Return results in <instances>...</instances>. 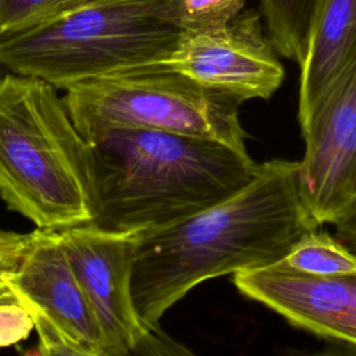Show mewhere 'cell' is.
<instances>
[{"label": "cell", "mask_w": 356, "mask_h": 356, "mask_svg": "<svg viewBox=\"0 0 356 356\" xmlns=\"http://www.w3.org/2000/svg\"><path fill=\"white\" fill-rule=\"evenodd\" d=\"M298 161L260 164L234 196L179 222L135 235L131 295L145 328L210 278L270 267L317 225L298 189Z\"/></svg>", "instance_id": "1"}, {"label": "cell", "mask_w": 356, "mask_h": 356, "mask_svg": "<svg viewBox=\"0 0 356 356\" xmlns=\"http://www.w3.org/2000/svg\"><path fill=\"white\" fill-rule=\"evenodd\" d=\"M93 220L136 235L179 222L243 189L260 164L224 143L153 129H113L90 142Z\"/></svg>", "instance_id": "2"}, {"label": "cell", "mask_w": 356, "mask_h": 356, "mask_svg": "<svg viewBox=\"0 0 356 356\" xmlns=\"http://www.w3.org/2000/svg\"><path fill=\"white\" fill-rule=\"evenodd\" d=\"M0 196L40 229L64 231L93 220L90 145L43 79L0 81Z\"/></svg>", "instance_id": "3"}, {"label": "cell", "mask_w": 356, "mask_h": 356, "mask_svg": "<svg viewBox=\"0 0 356 356\" xmlns=\"http://www.w3.org/2000/svg\"><path fill=\"white\" fill-rule=\"evenodd\" d=\"M181 32L178 0H90L0 40V64L15 75L63 89L82 79L159 64Z\"/></svg>", "instance_id": "4"}, {"label": "cell", "mask_w": 356, "mask_h": 356, "mask_svg": "<svg viewBox=\"0 0 356 356\" xmlns=\"http://www.w3.org/2000/svg\"><path fill=\"white\" fill-rule=\"evenodd\" d=\"M67 113L88 142L113 129H153L248 152L236 97L161 64L114 71L63 88Z\"/></svg>", "instance_id": "5"}, {"label": "cell", "mask_w": 356, "mask_h": 356, "mask_svg": "<svg viewBox=\"0 0 356 356\" xmlns=\"http://www.w3.org/2000/svg\"><path fill=\"white\" fill-rule=\"evenodd\" d=\"M0 275L32 317L47 321L72 345L100 355L102 332L58 231H0Z\"/></svg>", "instance_id": "6"}, {"label": "cell", "mask_w": 356, "mask_h": 356, "mask_svg": "<svg viewBox=\"0 0 356 356\" xmlns=\"http://www.w3.org/2000/svg\"><path fill=\"white\" fill-rule=\"evenodd\" d=\"M299 124L300 200L317 227L337 224L356 210V67Z\"/></svg>", "instance_id": "7"}, {"label": "cell", "mask_w": 356, "mask_h": 356, "mask_svg": "<svg viewBox=\"0 0 356 356\" xmlns=\"http://www.w3.org/2000/svg\"><path fill=\"white\" fill-rule=\"evenodd\" d=\"M261 33L260 15L241 11L217 28L181 32L163 67L243 102L268 99L284 81V68Z\"/></svg>", "instance_id": "8"}, {"label": "cell", "mask_w": 356, "mask_h": 356, "mask_svg": "<svg viewBox=\"0 0 356 356\" xmlns=\"http://www.w3.org/2000/svg\"><path fill=\"white\" fill-rule=\"evenodd\" d=\"M58 232L102 332L103 350L129 346L145 328L131 295L135 235L107 232L89 224Z\"/></svg>", "instance_id": "9"}, {"label": "cell", "mask_w": 356, "mask_h": 356, "mask_svg": "<svg viewBox=\"0 0 356 356\" xmlns=\"http://www.w3.org/2000/svg\"><path fill=\"white\" fill-rule=\"evenodd\" d=\"M232 282L291 325L356 348V274L312 277L263 267L235 273Z\"/></svg>", "instance_id": "10"}, {"label": "cell", "mask_w": 356, "mask_h": 356, "mask_svg": "<svg viewBox=\"0 0 356 356\" xmlns=\"http://www.w3.org/2000/svg\"><path fill=\"white\" fill-rule=\"evenodd\" d=\"M300 67L299 121L356 67V0H318Z\"/></svg>", "instance_id": "11"}, {"label": "cell", "mask_w": 356, "mask_h": 356, "mask_svg": "<svg viewBox=\"0 0 356 356\" xmlns=\"http://www.w3.org/2000/svg\"><path fill=\"white\" fill-rule=\"evenodd\" d=\"M270 267L312 277L352 275L356 274V253L330 234L316 228L306 232L282 259Z\"/></svg>", "instance_id": "12"}, {"label": "cell", "mask_w": 356, "mask_h": 356, "mask_svg": "<svg viewBox=\"0 0 356 356\" xmlns=\"http://www.w3.org/2000/svg\"><path fill=\"white\" fill-rule=\"evenodd\" d=\"M318 0H260L273 47L284 57L302 63L312 18Z\"/></svg>", "instance_id": "13"}, {"label": "cell", "mask_w": 356, "mask_h": 356, "mask_svg": "<svg viewBox=\"0 0 356 356\" xmlns=\"http://www.w3.org/2000/svg\"><path fill=\"white\" fill-rule=\"evenodd\" d=\"M90 0H0V40L44 25Z\"/></svg>", "instance_id": "14"}, {"label": "cell", "mask_w": 356, "mask_h": 356, "mask_svg": "<svg viewBox=\"0 0 356 356\" xmlns=\"http://www.w3.org/2000/svg\"><path fill=\"white\" fill-rule=\"evenodd\" d=\"M245 0H178V22L184 31L217 28L243 8Z\"/></svg>", "instance_id": "15"}, {"label": "cell", "mask_w": 356, "mask_h": 356, "mask_svg": "<svg viewBox=\"0 0 356 356\" xmlns=\"http://www.w3.org/2000/svg\"><path fill=\"white\" fill-rule=\"evenodd\" d=\"M99 356H196L191 349L165 334L160 325L143 328L127 348L106 349Z\"/></svg>", "instance_id": "16"}, {"label": "cell", "mask_w": 356, "mask_h": 356, "mask_svg": "<svg viewBox=\"0 0 356 356\" xmlns=\"http://www.w3.org/2000/svg\"><path fill=\"white\" fill-rule=\"evenodd\" d=\"M35 330L29 310L19 302H0V348L26 339Z\"/></svg>", "instance_id": "17"}, {"label": "cell", "mask_w": 356, "mask_h": 356, "mask_svg": "<svg viewBox=\"0 0 356 356\" xmlns=\"http://www.w3.org/2000/svg\"><path fill=\"white\" fill-rule=\"evenodd\" d=\"M33 321L39 341L38 345L28 350L24 356H99L65 341L43 318L33 317Z\"/></svg>", "instance_id": "18"}, {"label": "cell", "mask_w": 356, "mask_h": 356, "mask_svg": "<svg viewBox=\"0 0 356 356\" xmlns=\"http://www.w3.org/2000/svg\"><path fill=\"white\" fill-rule=\"evenodd\" d=\"M334 225L337 238L341 242L356 249V210H353L350 214H348Z\"/></svg>", "instance_id": "19"}, {"label": "cell", "mask_w": 356, "mask_h": 356, "mask_svg": "<svg viewBox=\"0 0 356 356\" xmlns=\"http://www.w3.org/2000/svg\"><path fill=\"white\" fill-rule=\"evenodd\" d=\"M302 356H356V348L343 345V346H337V348H328L321 352L316 353H309V355H302Z\"/></svg>", "instance_id": "20"}, {"label": "cell", "mask_w": 356, "mask_h": 356, "mask_svg": "<svg viewBox=\"0 0 356 356\" xmlns=\"http://www.w3.org/2000/svg\"><path fill=\"white\" fill-rule=\"evenodd\" d=\"M0 302H18L14 292L6 284V281L0 277Z\"/></svg>", "instance_id": "21"}, {"label": "cell", "mask_w": 356, "mask_h": 356, "mask_svg": "<svg viewBox=\"0 0 356 356\" xmlns=\"http://www.w3.org/2000/svg\"><path fill=\"white\" fill-rule=\"evenodd\" d=\"M0 277H1V275H0Z\"/></svg>", "instance_id": "22"}]
</instances>
